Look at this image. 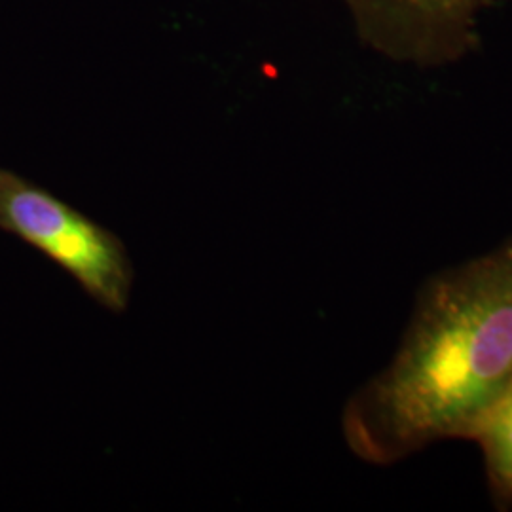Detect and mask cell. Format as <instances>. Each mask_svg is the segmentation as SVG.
<instances>
[{
    "mask_svg": "<svg viewBox=\"0 0 512 512\" xmlns=\"http://www.w3.org/2000/svg\"><path fill=\"white\" fill-rule=\"evenodd\" d=\"M512 385V238L433 277L391 363L346 404L349 450L391 465L473 439Z\"/></svg>",
    "mask_w": 512,
    "mask_h": 512,
    "instance_id": "obj_1",
    "label": "cell"
},
{
    "mask_svg": "<svg viewBox=\"0 0 512 512\" xmlns=\"http://www.w3.org/2000/svg\"><path fill=\"white\" fill-rule=\"evenodd\" d=\"M0 224L78 281L110 311L128 308L133 266L124 243L46 190L0 173Z\"/></svg>",
    "mask_w": 512,
    "mask_h": 512,
    "instance_id": "obj_2",
    "label": "cell"
},
{
    "mask_svg": "<svg viewBox=\"0 0 512 512\" xmlns=\"http://www.w3.org/2000/svg\"><path fill=\"white\" fill-rule=\"evenodd\" d=\"M361 44L416 69H442L475 54L494 0H340Z\"/></svg>",
    "mask_w": 512,
    "mask_h": 512,
    "instance_id": "obj_3",
    "label": "cell"
},
{
    "mask_svg": "<svg viewBox=\"0 0 512 512\" xmlns=\"http://www.w3.org/2000/svg\"><path fill=\"white\" fill-rule=\"evenodd\" d=\"M492 494L499 503H512V385L476 427Z\"/></svg>",
    "mask_w": 512,
    "mask_h": 512,
    "instance_id": "obj_4",
    "label": "cell"
},
{
    "mask_svg": "<svg viewBox=\"0 0 512 512\" xmlns=\"http://www.w3.org/2000/svg\"><path fill=\"white\" fill-rule=\"evenodd\" d=\"M495 4H497V2H499V0H494Z\"/></svg>",
    "mask_w": 512,
    "mask_h": 512,
    "instance_id": "obj_5",
    "label": "cell"
}]
</instances>
